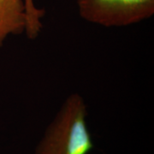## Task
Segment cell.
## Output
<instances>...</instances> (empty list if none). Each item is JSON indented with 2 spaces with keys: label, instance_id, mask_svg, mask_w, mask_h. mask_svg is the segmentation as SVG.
Masks as SVG:
<instances>
[{
  "label": "cell",
  "instance_id": "1",
  "mask_svg": "<svg viewBox=\"0 0 154 154\" xmlns=\"http://www.w3.org/2000/svg\"><path fill=\"white\" fill-rule=\"evenodd\" d=\"M81 94L69 95L45 130L33 154H88L94 147Z\"/></svg>",
  "mask_w": 154,
  "mask_h": 154
},
{
  "label": "cell",
  "instance_id": "2",
  "mask_svg": "<svg viewBox=\"0 0 154 154\" xmlns=\"http://www.w3.org/2000/svg\"><path fill=\"white\" fill-rule=\"evenodd\" d=\"M80 17L105 28H122L154 15V0H76Z\"/></svg>",
  "mask_w": 154,
  "mask_h": 154
},
{
  "label": "cell",
  "instance_id": "3",
  "mask_svg": "<svg viewBox=\"0 0 154 154\" xmlns=\"http://www.w3.org/2000/svg\"><path fill=\"white\" fill-rule=\"evenodd\" d=\"M44 16L34 0H0V46L11 35L26 33L29 38H37Z\"/></svg>",
  "mask_w": 154,
  "mask_h": 154
}]
</instances>
